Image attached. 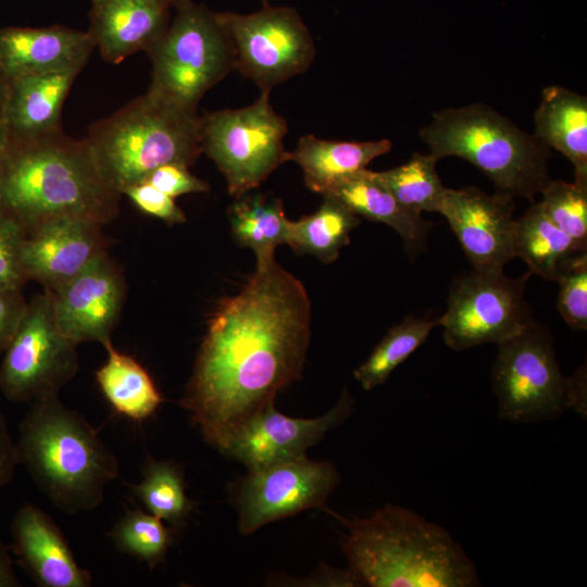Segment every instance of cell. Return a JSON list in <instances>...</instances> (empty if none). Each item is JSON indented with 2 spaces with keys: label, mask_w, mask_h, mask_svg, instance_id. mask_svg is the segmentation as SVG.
Returning a JSON list of instances; mask_svg holds the SVG:
<instances>
[{
  "label": "cell",
  "mask_w": 587,
  "mask_h": 587,
  "mask_svg": "<svg viewBox=\"0 0 587 587\" xmlns=\"http://www.w3.org/2000/svg\"><path fill=\"white\" fill-rule=\"evenodd\" d=\"M228 216L235 240L251 248L257 259L275 254L277 246L288 242L291 221L276 197L245 193L236 198Z\"/></svg>",
  "instance_id": "cell-28"
},
{
  "label": "cell",
  "mask_w": 587,
  "mask_h": 587,
  "mask_svg": "<svg viewBox=\"0 0 587 587\" xmlns=\"http://www.w3.org/2000/svg\"><path fill=\"white\" fill-rule=\"evenodd\" d=\"M140 483L129 485L134 495L148 512L180 527L195 503L188 498L184 475L179 466L170 460H157L148 455L141 467Z\"/></svg>",
  "instance_id": "cell-29"
},
{
  "label": "cell",
  "mask_w": 587,
  "mask_h": 587,
  "mask_svg": "<svg viewBox=\"0 0 587 587\" xmlns=\"http://www.w3.org/2000/svg\"><path fill=\"white\" fill-rule=\"evenodd\" d=\"M347 529L349 569L372 587H474L478 572L462 546L438 524L387 503L367 517L329 511Z\"/></svg>",
  "instance_id": "cell-3"
},
{
  "label": "cell",
  "mask_w": 587,
  "mask_h": 587,
  "mask_svg": "<svg viewBox=\"0 0 587 587\" xmlns=\"http://www.w3.org/2000/svg\"><path fill=\"white\" fill-rule=\"evenodd\" d=\"M146 182L172 198L209 190L208 183L192 175L188 166L174 163L159 166Z\"/></svg>",
  "instance_id": "cell-37"
},
{
  "label": "cell",
  "mask_w": 587,
  "mask_h": 587,
  "mask_svg": "<svg viewBox=\"0 0 587 587\" xmlns=\"http://www.w3.org/2000/svg\"><path fill=\"white\" fill-rule=\"evenodd\" d=\"M201 117L151 91L92 124L86 136L107 184L123 196L164 164L192 165L202 151Z\"/></svg>",
  "instance_id": "cell-5"
},
{
  "label": "cell",
  "mask_w": 587,
  "mask_h": 587,
  "mask_svg": "<svg viewBox=\"0 0 587 587\" xmlns=\"http://www.w3.org/2000/svg\"><path fill=\"white\" fill-rule=\"evenodd\" d=\"M102 224L75 216L48 220L25 236L22 265L28 280L54 291L105 251Z\"/></svg>",
  "instance_id": "cell-17"
},
{
  "label": "cell",
  "mask_w": 587,
  "mask_h": 587,
  "mask_svg": "<svg viewBox=\"0 0 587 587\" xmlns=\"http://www.w3.org/2000/svg\"><path fill=\"white\" fill-rule=\"evenodd\" d=\"M566 410L574 411L579 417H587V372L586 364L579 366L574 374L566 376Z\"/></svg>",
  "instance_id": "cell-39"
},
{
  "label": "cell",
  "mask_w": 587,
  "mask_h": 587,
  "mask_svg": "<svg viewBox=\"0 0 587 587\" xmlns=\"http://www.w3.org/2000/svg\"><path fill=\"white\" fill-rule=\"evenodd\" d=\"M339 480L333 463L307 457L248 471L233 484L230 492L239 532L250 535L271 522L308 509L329 512L326 501Z\"/></svg>",
  "instance_id": "cell-13"
},
{
  "label": "cell",
  "mask_w": 587,
  "mask_h": 587,
  "mask_svg": "<svg viewBox=\"0 0 587 587\" xmlns=\"http://www.w3.org/2000/svg\"><path fill=\"white\" fill-rule=\"evenodd\" d=\"M25 236L15 220L0 212V289H22L28 282L22 265Z\"/></svg>",
  "instance_id": "cell-35"
},
{
  "label": "cell",
  "mask_w": 587,
  "mask_h": 587,
  "mask_svg": "<svg viewBox=\"0 0 587 587\" xmlns=\"http://www.w3.org/2000/svg\"><path fill=\"white\" fill-rule=\"evenodd\" d=\"M514 258H521L528 273L558 280L587 248L557 227L545 214L539 202H532L514 223Z\"/></svg>",
  "instance_id": "cell-25"
},
{
  "label": "cell",
  "mask_w": 587,
  "mask_h": 587,
  "mask_svg": "<svg viewBox=\"0 0 587 587\" xmlns=\"http://www.w3.org/2000/svg\"><path fill=\"white\" fill-rule=\"evenodd\" d=\"M391 147L388 139L327 140L308 134L300 137L295 150L288 151V161L300 166L303 182L311 191L324 195L347 176L366 168Z\"/></svg>",
  "instance_id": "cell-23"
},
{
  "label": "cell",
  "mask_w": 587,
  "mask_h": 587,
  "mask_svg": "<svg viewBox=\"0 0 587 587\" xmlns=\"http://www.w3.org/2000/svg\"><path fill=\"white\" fill-rule=\"evenodd\" d=\"M530 274L512 278L501 272L471 273L450 286L447 311L437 319L446 345L463 351L484 344L499 345L535 319L524 299Z\"/></svg>",
  "instance_id": "cell-11"
},
{
  "label": "cell",
  "mask_w": 587,
  "mask_h": 587,
  "mask_svg": "<svg viewBox=\"0 0 587 587\" xmlns=\"http://www.w3.org/2000/svg\"><path fill=\"white\" fill-rule=\"evenodd\" d=\"M10 137L5 123L0 114V167L5 155Z\"/></svg>",
  "instance_id": "cell-42"
},
{
  "label": "cell",
  "mask_w": 587,
  "mask_h": 587,
  "mask_svg": "<svg viewBox=\"0 0 587 587\" xmlns=\"http://www.w3.org/2000/svg\"><path fill=\"white\" fill-rule=\"evenodd\" d=\"M534 135L572 163L576 180L587 182L586 96L557 85L544 88Z\"/></svg>",
  "instance_id": "cell-24"
},
{
  "label": "cell",
  "mask_w": 587,
  "mask_h": 587,
  "mask_svg": "<svg viewBox=\"0 0 587 587\" xmlns=\"http://www.w3.org/2000/svg\"><path fill=\"white\" fill-rule=\"evenodd\" d=\"M497 346L491 380L499 419L515 424L559 420L566 411V376L550 329L534 320Z\"/></svg>",
  "instance_id": "cell-9"
},
{
  "label": "cell",
  "mask_w": 587,
  "mask_h": 587,
  "mask_svg": "<svg viewBox=\"0 0 587 587\" xmlns=\"http://www.w3.org/2000/svg\"><path fill=\"white\" fill-rule=\"evenodd\" d=\"M17 464L16 444L11 437L5 416L0 412V489L11 482Z\"/></svg>",
  "instance_id": "cell-40"
},
{
  "label": "cell",
  "mask_w": 587,
  "mask_h": 587,
  "mask_svg": "<svg viewBox=\"0 0 587 587\" xmlns=\"http://www.w3.org/2000/svg\"><path fill=\"white\" fill-rule=\"evenodd\" d=\"M539 202L545 214L578 245L587 248V182L550 179Z\"/></svg>",
  "instance_id": "cell-33"
},
{
  "label": "cell",
  "mask_w": 587,
  "mask_h": 587,
  "mask_svg": "<svg viewBox=\"0 0 587 587\" xmlns=\"http://www.w3.org/2000/svg\"><path fill=\"white\" fill-rule=\"evenodd\" d=\"M311 337V302L275 254L218 304L208 324L180 407L218 451L247 421L301 378Z\"/></svg>",
  "instance_id": "cell-1"
},
{
  "label": "cell",
  "mask_w": 587,
  "mask_h": 587,
  "mask_svg": "<svg viewBox=\"0 0 587 587\" xmlns=\"http://www.w3.org/2000/svg\"><path fill=\"white\" fill-rule=\"evenodd\" d=\"M12 550L21 566L39 587H89L83 569L54 521L40 508L26 503L14 514Z\"/></svg>",
  "instance_id": "cell-18"
},
{
  "label": "cell",
  "mask_w": 587,
  "mask_h": 587,
  "mask_svg": "<svg viewBox=\"0 0 587 587\" xmlns=\"http://www.w3.org/2000/svg\"><path fill=\"white\" fill-rule=\"evenodd\" d=\"M437 161L430 153L414 152L404 164L375 176L410 211L439 212L447 188L436 171Z\"/></svg>",
  "instance_id": "cell-31"
},
{
  "label": "cell",
  "mask_w": 587,
  "mask_h": 587,
  "mask_svg": "<svg viewBox=\"0 0 587 587\" xmlns=\"http://www.w3.org/2000/svg\"><path fill=\"white\" fill-rule=\"evenodd\" d=\"M147 50L152 74L148 91L191 111L235 68L230 39L217 12L188 0Z\"/></svg>",
  "instance_id": "cell-7"
},
{
  "label": "cell",
  "mask_w": 587,
  "mask_h": 587,
  "mask_svg": "<svg viewBox=\"0 0 587 587\" xmlns=\"http://www.w3.org/2000/svg\"><path fill=\"white\" fill-rule=\"evenodd\" d=\"M26 304L22 289H0V354L13 337Z\"/></svg>",
  "instance_id": "cell-38"
},
{
  "label": "cell",
  "mask_w": 587,
  "mask_h": 587,
  "mask_svg": "<svg viewBox=\"0 0 587 587\" xmlns=\"http://www.w3.org/2000/svg\"><path fill=\"white\" fill-rule=\"evenodd\" d=\"M5 87H7V77L0 65V114H1V108H2V103L4 99Z\"/></svg>",
  "instance_id": "cell-43"
},
{
  "label": "cell",
  "mask_w": 587,
  "mask_h": 587,
  "mask_svg": "<svg viewBox=\"0 0 587 587\" xmlns=\"http://www.w3.org/2000/svg\"><path fill=\"white\" fill-rule=\"evenodd\" d=\"M437 326V320L413 315L405 317L387 332L369 358L354 370V378L364 390L383 385Z\"/></svg>",
  "instance_id": "cell-30"
},
{
  "label": "cell",
  "mask_w": 587,
  "mask_h": 587,
  "mask_svg": "<svg viewBox=\"0 0 587 587\" xmlns=\"http://www.w3.org/2000/svg\"><path fill=\"white\" fill-rule=\"evenodd\" d=\"M514 198L477 187L447 188L439 210L473 270L501 272L514 259Z\"/></svg>",
  "instance_id": "cell-16"
},
{
  "label": "cell",
  "mask_w": 587,
  "mask_h": 587,
  "mask_svg": "<svg viewBox=\"0 0 587 587\" xmlns=\"http://www.w3.org/2000/svg\"><path fill=\"white\" fill-rule=\"evenodd\" d=\"M121 196L103 179L85 138L59 130L9 141L0 167V212L25 234L60 216L105 225L117 216Z\"/></svg>",
  "instance_id": "cell-2"
},
{
  "label": "cell",
  "mask_w": 587,
  "mask_h": 587,
  "mask_svg": "<svg viewBox=\"0 0 587 587\" xmlns=\"http://www.w3.org/2000/svg\"><path fill=\"white\" fill-rule=\"evenodd\" d=\"M419 136L438 161L459 157L475 165L496 193L534 202L551 179V149L484 103L436 111Z\"/></svg>",
  "instance_id": "cell-6"
},
{
  "label": "cell",
  "mask_w": 587,
  "mask_h": 587,
  "mask_svg": "<svg viewBox=\"0 0 587 587\" xmlns=\"http://www.w3.org/2000/svg\"><path fill=\"white\" fill-rule=\"evenodd\" d=\"M354 400L346 389L337 403L315 419L291 417L271 404L240 426L220 452L239 461L248 471L307 457V450L345 422Z\"/></svg>",
  "instance_id": "cell-14"
},
{
  "label": "cell",
  "mask_w": 587,
  "mask_h": 587,
  "mask_svg": "<svg viewBox=\"0 0 587 587\" xmlns=\"http://www.w3.org/2000/svg\"><path fill=\"white\" fill-rule=\"evenodd\" d=\"M18 427V463L63 512L99 507L107 485L118 477V461L93 426L58 395L34 400Z\"/></svg>",
  "instance_id": "cell-4"
},
{
  "label": "cell",
  "mask_w": 587,
  "mask_h": 587,
  "mask_svg": "<svg viewBox=\"0 0 587 587\" xmlns=\"http://www.w3.org/2000/svg\"><path fill=\"white\" fill-rule=\"evenodd\" d=\"M322 196L339 200L359 216L390 226L400 235L408 252L417 254L425 249L432 223L403 207L376 178L375 172L367 168L355 172Z\"/></svg>",
  "instance_id": "cell-22"
},
{
  "label": "cell",
  "mask_w": 587,
  "mask_h": 587,
  "mask_svg": "<svg viewBox=\"0 0 587 587\" xmlns=\"http://www.w3.org/2000/svg\"><path fill=\"white\" fill-rule=\"evenodd\" d=\"M3 353L0 389L12 402H33L40 397L59 395L76 375V345L57 323L50 291L36 294L27 301Z\"/></svg>",
  "instance_id": "cell-10"
},
{
  "label": "cell",
  "mask_w": 587,
  "mask_h": 587,
  "mask_svg": "<svg viewBox=\"0 0 587 587\" xmlns=\"http://www.w3.org/2000/svg\"><path fill=\"white\" fill-rule=\"evenodd\" d=\"M22 584L17 579L12 560L5 545L0 539V587H20Z\"/></svg>",
  "instance_id": "cell-41"
},
{
  "label": "cell",
  "mask_w": 587,
  "mask_h": 587,
  "mask_svg": "<svg viewBox=\"0 0 587 587\" xmlns=\"http://www.w3.org/2000/svg\"><path fill=\"white\" fill-rule=\"evenodd\" d=\"M154 1L171 9V8H176L188 0H154Z\"/></svg>",
  "instance_id": "cell-44"
},
{
  "label": "cell",
  "mask_w": 587,
  "mask_h": 587,
  "mask_svg": "<svg viewBox=\"0 0 587 587\" xmlns=\"http://www.w3.org/2000/svg\"><path fill=\"white\" fill-rule=\"evenodd\" d=\"M88 29L102 58L113 64L146 51L168 25V11L154 0H90Z\"/></svg>",
  "instance_id": "cell-20"
},
{
  "label": "cell",
  "mask_w": 587,
  "mask_h": 587,
  "mask_svg": "<svg viewBox=\"0 0 587 587\" xmlns=\"http://www.w3.org/2000/svg\"><path fill=\"white\" fill-rule=\"evenodd\" d=\"M103 347L108 358L95 373L102 395L125 417L136 422L150 417L163 402L153 379L135 358L118 351L112 341Z\"/></svg>",
  "instance_id": "cell-26"
},
{
  "label": "cell",
  "mask_w": 587,
  "mask_h": 587,
  "mask_svg": "<svg viewBox=\"0 0 587 587\" xmlns=\"http://www.w3.org/2000/svg\"><path fill=\"white\" fill-rule=\"evenodd\" d=\"M50 294L57 323L74 345L98 341L104 346L112 341L126 298V283L107 250Z\"/></svg>",
  "instance_id": "cell-15"
},
{
  "label": "cell",
  "mask_w": 587,
  "mask_h": 587,
  "mask_svg": "<svg viewBox=\"0 0 587 587\" xmlns=\"http://www.w3.org/2000/svg\"><path fill=\"white\" fill-rule=\"evenodd\" d=\"M557 308L576 332L587 329V254L579 258L558 280Z\"/></svg>",
  "instance_id": "cell-34"
},
{
  "label": "cell",
  "mask_w": 587,
  "mask_h": 587,
  "mask_svg": "<svg viewBox=\"0 0 587 587\" xmlns=\"http://www.w3.org/2000/svg\"><path fill=\"white\" fill-rule=\"evenodd\" d=\"M234 50L235 68L261 91L305 72L316 49L299 13L288 7H265L250 14L217 12Z\"/></svg>",
  "instance_id": "cell-12"
},
{
  "label": "cell",
  "mask_w": 587,
  "mask_h": 587,
  "mask_svg": "<svg viewBox=\"0 0 587 587\" xmlns=\"http://www.w3.org/2000/svg\"><path fill=\"white\" fill-rule=\"evenodd\" d=\"M78 74H32L8 79L1 116L10 139H30L61 130L62 108Z\"/></svg>",
  "instance_id": "cell-21"
},
{
  "label": "cell",
  "mask_w": 587,
  "mask_h": 587,
  "mask_svg": "<svg viewBox=\"0 0 587 587\" xmlns=\"http://www.w3.org/2000/svg\"><path fill=\"white\" fill-rule=\"evenodd\" d=\"M143 213L162 220L167 225L186 222L184 211L175 203L174 198L165 195L148 182L128 187L123 192Z\"/></svg>",
  "instance_id": "cell-36"
},
{
  "label": "cell",
  "mask_w": 587,
  "mask_h": 587,
  "mask_svg": "<svg viewBox=\"0 0 587 587\" xmlns=\"http://www.w3.org/2000/svg\"><path fill=\"white\" fill-rule=\"evenodd\" d=\"M95 48L88 30L61 25L0 29V65L7 80L32 74L80 73Z\"/></svg>",
  "instance_id": "cell-19"
},
{
  "label": "cell",
  "mask_w": 587,
  "mask_h": 587,
  "mask_svg": "<svg viewBox=\"0 0 587 587\" xmlns=\"http://www.w3.org/2000/svg\"><path fill=\"white\" fill-rule=\"evenodd\" d=\"M323 198L315 212L290 222L287 245L300 254H312L330 263L349 243L350 233L360 224V216L339 200Z\"/></svg>",
  "instance_id": "cell-27"
},
{
  "label": "cell",
  "mask_w": 587,
  "mask_h": 587,
  "mask_svg": "<svg viewBox=\"0 0 587 587\" xmlns=\"http://www.w3.org/2000/svg\"><path fill=\"white\" fill-rule=\"evenodd\" d=\"M116 549L149 565L158 566L172 545V529L150 512L127 510L109 534Z\"/></svg>",
  "instance_id": "cell-32"
},
{
  "label": "cell",
  "mask_w": 587,
  "mask_h": 587,
  "mask_svg": "<svg viewBox=\"0 0 587 587\" xmlns=\"http://www.w3.org/2000/svg\"><path fill=\"white\" fill-rule=\"evenodd\" d=\"M200 117L202 151L223 174L228 193L235 198L259 187L288 161L284 147L288 124L274 111L268 91H261L247 107Z\"/></svg>",
  "instance_id": "cell-8"
}]
</instances>
